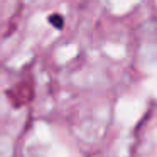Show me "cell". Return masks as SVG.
Masks as SVG:
<instances>
[{
    "label": "cell",
    "instance_id": "1",
    "mask_svg": "<svg viewBox=\"0 0 157 157\" xmlns=\"http://www.w3.org/2000/svg\"><path fill=\"white\" fill-rule=\"evenodd\" d=\"M49 22H51L54 27H58V29L63 27V17L61 15H51V17H49Z\"/></svg>",
    "mask_w": 157,
    "mask_h": 157
}]
</instances>
